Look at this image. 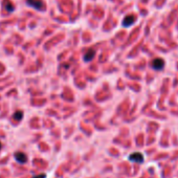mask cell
<instances>
[{
    "label": "cell",
    "mask_w": 178,
    "mask_h": 178,
    "mask_svg": "<svg viewBox=\"0 0 178 178\" xmlns=\"http://www.w3.org/2000/svg\"><path fill=\"white\" fill-rule=\"evenodd\" d=\"M15 158L17 159V161L21 162V164H24V162L26 161V155L21 152L16 153V154H15Z\"/></svg>",
    "instance_id": "5b68a950"
},
{
    "label": "cell",
    "mask_w": 178,
    "mask_h": 178,
    "mask_svg": "<svg viewBox=\"0 0 178 178\" xmlns=\"http://www.w3.org/2000/svg\"><path fill=\"white\" fill-rule=\"evenodd\" d=\"M164 62L161 60V59H155V60L152 62V66L156 70H160L162 67H164Z\"/></svg>",
    "instance_id": "3957f363"
},
{
    "label": "cell",
    "mask_w": 178,
    "mask_h": 178,
    "mask_svg": "<svg viewBox=\"0 0 178 178\" xmlns=\"http://www.w3.org/2000/svg\"><path fill=\"white\" fill-rule=\"evenodd\" d=\"M4 8H5L6 11L10 13L15 10V8L13 6V3L11 1H8V0H5V1H4Z\"/></svg>",
    "instance_id": "8992f818"
},
{
    "label": "cell",
    "mask_w": 178,
    "mask_h": 178,
    "mask_svg": "<svg viewBox=\"0 0 178 178\" xmlns=\"http://www.w3.org/2000/svg\"><path fill=\"white\" fill-rule=\"evenodd\" d=\"M94 57V50L92 49H89L88 52H87V54L85 55V60L86 61H90L92 58Z\"/></svg>",
    "instance_id": "52a82bcc"
},
{
    "label": "cell",
    "mask_w": 178,
    "mask_h": 178,
    "mask_svg": "<svg viewBox=\"0 0 178 178\" xmlns=\"http://www.w3.org/2000/svg\"><path fill=\"white\" fill-rule=\"evenodd\" d=\"M129 158H130V160L135 161V162H142L144 161V156H142V154H140V153H138V152L130 155V157Z\"/></svg>",
    "instance_id": "277c9868"
},
{
    "label": "cell",
    "mask_w": 178,
    "mask_h": 178,
    "mask_svg": "<svg viewBox=\"0 0 178 178\" xmlns=\"http://www.w3.org/2000/svg\"><path fill=\"white\" fill-rule=\"evenodd\" d=\"M37 178H45V175H39V176H37Z\"/></svg>",
    "instance_id": "ba28073f"
},
{
    "label": "cell",
    "mask_w": 178,
    "mask_h": 178,
    "mask_svg": "<svg viewBox=\"0 0 178 178\" xmlns=\"http://www.w3.org/2000/svg\"><path fill=\"white\" fill-rule=\"evenodd\" d=\"M0 149H1V144H0Z\"/></svg>",
    "instance_id": "9c48e42d"
},
{
    "label": "cell",
    "mask_w": 178,
    "mask_h": 178,
    "mask_svg": "<svg viewBox=\"0 0 178 178\" xmlns=\"http://www.w3.org/2000/svg\"><path fill=\"white\" fill-rule=\"evenodd\" d=\"M26 3H27L30 8H34L35 10L39 11V12L45 11V3L42 0H26Z\"/></svg>",
    "instance_id": "6da1fadb"
},
{
    "label": "cell",
    "mask_w": 178,
    "mask_h": 178,
    "mask_svg": "<svg viewBox=\"0 0 178 178\" xmlns=\"http://www.w3.org/2000/svg\"><path fill=\"white\" fill-rule=\"evenodd\" d=\"M134 21H135V17L134 16H132V15L127 16L126 18L123 20V25H124L125 27H129V26H131L134 23Z\"/></svg>",
    "instance_id": "7a4b0ae2"
}]
</instances>
